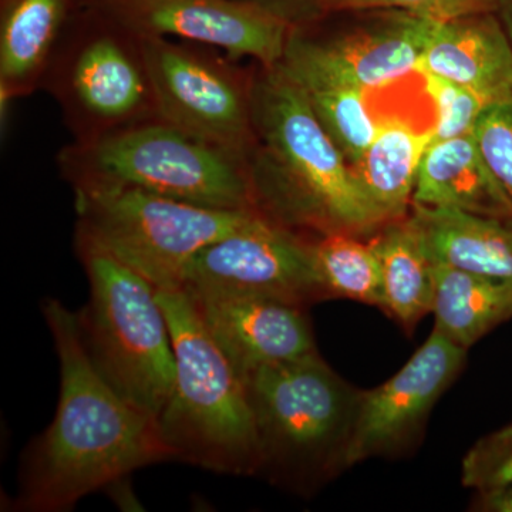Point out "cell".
Returning a JSON list of instances; mask_svg holds the SVG:
<instances>
[{
	"mask_svg": "<svg viewBox=\"0 0 512 512\" xmlns=\"http://www.w3.org/2000/svg\"><path fill=\"white\" fill-rule=\"evenodd\" d=\"M60 363L52 424L30 443L13 511L64 512L131 473L171 460L156 420L121 397L94 367L77 313L57 299L42 303Z\"/></svg>",
	"mask_w": 512,
	"mask_h": 512,
	"instance_id": "6da1fadb",
	"label": "cell"
},
{
	"mask_svg": "<svg viewBox=\"0 0 512 512\" xmlns=\"http://www.w3.org/2000/svg\"><path fill=\"white\" fill-rule=\"evenodd\" d=\"M251 104L254 146L247 163L256 211L311 238L362 237L386 225L281 64L258 66Z\"/></svg>",
	"mask_w": 512,
	"mask_h": 512,
	"instance_id": "7a4b0ae2",
	"label": "cell"
},
{
	"mask_svg": "<svg viewBox=\"0 0 512 512\" xmlns=\"http://www.w3.org/2000/svg\"><path fill=\"white\" fill-rule=\"evenodd\" d=\"M175 355L173 392L158 419L171 460L234 476L259 471L247 383L181 286L157 288Z\"/></svg>",
	"mask_w": 512,
	"mask_h": 512,
	"instance_id": "3957f363",
	"label": "cell"
},
{
	"mask_svg": "<svg viewBox=\"0 0 512 512\" xmlns=\"http://www.w3.org/2000/svg\"><path fill=\"white\" fill-rule=\"evenodd\" d=\"M74 245L90 284L89 303L77 313L90 360L121 397L158 423L173 392L175 355L157 286L80 232Z\"/></svg>",
	"mask_w": 512,
	"mask_h": 512,
	"instance_id": "277c9868",
	"label": "cell"
},
{
	"mask_svg": "<svg viewBox=\"0 0 512 512\" xmlns=\"http://www.w3.org/2000/svg\"><path fill=\"white\" fill-rule=\"evenodd\" d=\"M70 185L137 188L214 210H255L247 157L160 119L63 148Z\"/></svg>",
	"mask_w": 512,
	"mask_h": 512,
	"instance_id": "5b68a950",
	"label": "cell"
},
{
	"mask_svg": "<svg viewBox=\"0 0 512 512\" xmlns=\"http://www.w3.org/2000/svg\"><path fill=\"white\" fill-rule=\"evenodd\" d=\"M244 379L258 437V473L305 491L343 470L360 392L318 352L258 367Z\"/></svg>",
	"mask_w": 512,
	"mask_h": 512,
	"instance_id": "8992f818",
	"label": "cell"
},
{
	"mask_svg": "<svg viewBox=\"0 0 512 512\" xmlns=\"http://www.w3.org/2000/svg\"><path fill=\"white\" fill-rule=\"evenodd\" d=\"M76 232L160 288L183 285L194 256L258 211L201 207L137 188L74 185Z\"/></svg>",
	"mask_w": 512,
	"mask_h": 512,
	"instance_id": "52a82bcc",
	"label": "cell"
},
{
	"mask_svg": "<svg viewBox=\"0 0 512 512\" xmlns=\"http://www.w3.org/2000/svg\"><path fill=\"white\" fill-rule=\"evenodd\" d=\"M96 15L92 28L62 40L43 82L76 143L158 119L141 40Z\"/></svg>",
	"mask_w": 512,
	"mask_h": 512,
	"instance_id": "ba28073f",
	"label": "cell"
},
{
	"mask_svg": "<svg viewBox=\"0 0 512 512\" xmlns=\"http://www.w3.org/2000/svg\"><path fill=\"white\" fill-rule=\"evenodd\" d=\"M158 119L248 157L254 146L252 74L211 47L140 39Z\"/></svg>",
	"mask_w": 512,
	"mask_h": 512,
	"instance_id": "9c48e42d",
	"label": "cell"
},
{
	"mask_svg": "<svg viewBox=\"0 0 512 512\" xmlns=\"http://www.w3.org/2000/svg\"><path fill=\"white\" fill-rule=\"evenodd\" d=\"M94 6L138 39L183 40L262 67L282 62L296 28L284 13L255 0H94Z\"/></svg>",
	"mask_w": 512,
	"mask_h": 512,
	"instance_id": "30bf717a",
	"label": "cell"
},
{
	"mask_svg": "<svg viewBox=\"0 0 512 512\" xmlns=\"http://www.w3.org/2000/svg\"><path fill=\"white\" fill-rule=\"evenodd\" d=\"M184 288L265 296L305 306L325 299L313 238L255 214L237 231L201 249Z\"/></svg>",
	"mask_w": 512,
	"mask_h": 512,
	"instance_id": "8fae6325",
	"label": "cell"
},
{
	"mask_svg": "<svg viewBox=\"0 0 512 512\" xmlns=\"http://www.w3.org/2000/svg\"><path fill=\"white\" fill-rule=\"evenodd\" d=\"M466 356L467 349L433 329L396 375L370 392H360L343 470L412 444L441 394L463 369Z\"/></svg>",
	"mask_w": 512,
	"mask_h": 512,
	"instance_id": "7c38bea8",
	"label": "cell"
},
{
	"mask_svg": "<svg viewBox=\"0 0 512 512\" xmlns=\"http://www.w3.org/2000/svg\"><path fill=\"white\" fill-rule=\"evenodd\" d=\"M181 288L244 377L258 367L318 352L305 306L265 296Z\"/></svg>",
	"mask_w": 512,
	"mask_h": 512,
	"instance_id": "4fadbf2b",
	"label": "cell"
},
{
	"mask_svg": "<svg viewBox=\"0 0 512 512\" xmlns=\"http://www.w3.org/2000/svg\"><path fill=\"white\" fill-rule=\"evenodd\" d=\"M279 64L301 87L320 124L352 167L377 133L370 93L339 70L316 39L298 28L293 29Z\"/></svg>",
	"mask_w": 512,
	"mask_h": 512,
	"instance_id": "5bb4252c",
	"label": "cell"
},
{
	"mask_svg": "<svg viewBox=\"0 0 512 512\" xmlns=\"http://www.w3.org/2000/svg\"><path fill=\"white\" fill-rule=\"evenodd\" d=\"M419 72L500 101L512 94V45L495 10L437 20Z\"/></svg>",
	"mask_w": 512,
	"mask_h": 512,
	"instance_id": "9a60e30c",
	"label": "cell"
},
{
	"mask_svg": "<svg viewBox=\"0 0 512 512\" xmlns=\"http://www.w3.org/2000/svg\"><path fill=\"white\" fill-rule=\"evenodd\" d=\"M375 18L330 39H316L325 55L360 87L373 92L419 72L437 20L377 10Z\"/></svg>",
	"mask_w": 512,
	"mask_h": 512,
	"instance_id": "2e32d148",
	"label": "cell"
},
{
	"mask_svg": "<svg viewBox=\"0 0 512 512\" xmlns=\"http://www.w3.org/2000/svg\"><path fill=\"white\" fill-rule=\"evenodd\" d=\"M373 107L376 137L352 165V171L367 200L387 224L406 218L412 210L417 173L433 140L434 120L416 119L409 109H383L375 103Z\"/></svg>",
	"mask_w": 512,
	"mask_h": 512,
	"instance_id": "e0dca14e",
	"label": "cell"
},
{
	"mask_svg": "<svg viewBox=\"0 0 512 512\" xmlns=\"http://www.w3.org/2000/svg\"><path fill=\"white\" fill-rule=\"evenodd\" d=\"M413 205L454 208L512 222L511 201L473 134L430 143L420 161Z\"/></svg>",
	"mask_w": 512,
	"mask_h": 512,
	"instance_id": "ac0fdd59",
	"label": "cell"
},
{
	"mask_svg": "<svg viewBox=\"0 0 512 512\" xmlns=\"http://www.w3.org/2000/svg\"><path fill=\"white\" fill-rule=\"evenodd\" d=\"M409 218L433 264L512 281V222L423 205Z\"/></svg>",
	"mask_w": 512,
	"mask_h": 512,
	"instance_id": "d6986e66",
	"label": "cell"
},
{
	"mask_svg": "<svg viewBox=\"0 0 512 512\" xmlns=\"http://www.w3.org/2000/svg\"><path fill=\"white\" fill-rule=\"evenodd\" d=\"M69 0H2L0 92L29 96L45 82L62 43Z\"/></svg>",
	"mask_w": 512,
	"mask_h": 512,
	"instance_id": "ffe728a7",
	"label": "cell"
},
{
	"mask_svg": "<svg viewBox=\"0 0 512 512\" xmlns=\"http://www.w3.org/2000/svg\"><path fill=\"white\" fill-rule=\"evenodd\" d=\"M434 329L468 349L512 318V281L433 264Z\"/></svg>",
	"mask_w": 512,
	"mask_h": 512,
	"instance_id": "44dd1931",
	"label": "cell"
},
{
	"mask_svg": "<svg viewBox=\"0 0 512 512\" xmlns=\"http://www.w3.org/2000/svg\"><path fill=\"white\" fill-rule=\"evenodd\" d=\"M382 269L383 309L404 328L431 313L433 262L409 215L387 222L372 238Z\"/></svg>",
	"mask_w": 512,
	"mask_h": 512,
	"instance_id": "7402d4cb",
	"label": "cell"
},
{
	"mask_svg": "<svg viewBox=\"0 0 512 512\" xmlns=\"http://www.w3.org/2000/svg\"><path fill=\"white\" fill-rule=\"evenodd\" d=\"M313 255L325 298L339 296L383 309L382 269L370 241L335 232L313 238Z\"/></svg>",
	"mask_w": 512,
	"mask_h": 512,
	"instance_id": "603a6c76",
	"label": "cell"
},
{
	"mask_svg": "<svg viewBox=\"0 0 512 512\" xmlns=\"http://www.w3.org/2000/svg\"><path fill=\"white\" fill-rule=\"evenodd\" d=\"M424 89L434 107L433 141L473 134L481 116L497 101L440 77L421 73Z\"/></svg>",
	"mask_w": 512,
	"mask_h": 512,
	"instance_id": "cb8c5ba5",
	"label": "cell"
},
{
	"mask_svg": "<svg viewBox=\"0 0 512 512\" xmlns=\"http://www.w3.org/2000/svg\"><path fill=\"white\" fill-rule=\"evenodd\" d=\"M461 483L477 493L512 485V424L487 434L467 451Z\"/></svg>",
	"mask_w": 512,
	"mask_h": 512,
	"instance_id": "d4e9b609",
	"label": "cell"
},
{
	"mask_svg": "<svg viewBox=\"0 0 512 512\" xmlns=\"http://www.w3.org/2000/svg\"><path fill=\"white\" fill-rule=\"evenodd\" d=\"M473 136L485 163L512 204V94L485 111Z\"/></svg>",
	"mask_w": 512,
	"mask_h": 512,
	"instance_id": "484cf974",
	"label": "cell"
},
{
	"mask_svg": "<svg viewBox=\"0 0 512 512\" xmlns=\"http://www.w3.org/2000/svg\"><path fill=\"white\" fill-rule=\"evenodd\" d=\"M322 12H377L399 10L434 20L495 10L497 0H318Z\"/></svg>",
	"mask_w": 512,
	"mask_h": 512,
	"instance_id": "4316f807",
	"label": "cell"
},
{
	"mask_svg": "<svg viewBox=\"0 0 512 512\" xmlns=\"http://www.w3.org/2000/svg\"><path fill=\"white\" fill-rule=\"evenodd\" d=\"M474 507L480 511L512 512V485L494 488V490L478 491Z\"/></svg>",
	"mask_w": 512,
	"mask_h": 512,
	"instance_id": "83f0119b",
	"label": "cell"
},
{
	"mask_svg": "<svg viewBox=\"0 0 512 512\" xmlns=\"http://www.w3.org/2000/svg\"><path fill=\"white\" fill-rule=\"evenodd\" d=\"M495 12H497L498 18L503 23L505 32L510 37L512 45V0H497Z\"/></svg>",
	"mask_w": 512,
	"mask_h": 512,
	"instance_id": "f1b7e54d",
	"label": "cell"
}]
</instances>
